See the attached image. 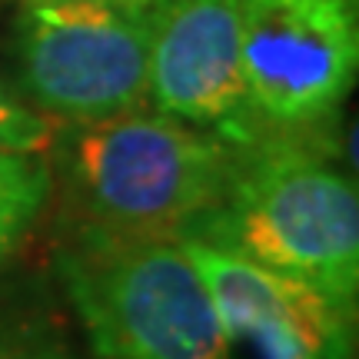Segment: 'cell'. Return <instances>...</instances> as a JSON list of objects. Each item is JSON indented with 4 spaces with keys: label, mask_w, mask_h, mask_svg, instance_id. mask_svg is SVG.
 I'll list each match as a JSON object with an SVG mask.
<instances>
[{
    "label": "cell",
    "mask_w": 359,
    "mask_h": 359,
    "mask_svg": "<svg viewBox=\"0 0 359 359\" xmlns=\"http://www.w3.org/2000/svg\"><path fill=\"white\" fill-rule=\"evenodd\" d=\"M336 143V123L236 143L219 200L183 240L303 280L356 309L359 196Z\"/></svg>",
    "instance_id": "6da1fadb"
},
{
    "label": "cell",
    "mask_w": 359,
    "mask_h": 359,
    "mask_svg": "<svg viewBox=\"0 0 359 359\" xmlns=\"http://www.w3.org/2000/svg\"><path fill=\"white\" fill-rule=\"evenodd\" d=\"M236 143L163 114L53 123L50 190L67 236L183 240L219 200Z\"/></svg>",
    "instance_id": "7a4b0ae2"
},
{
    "label": "cell",
    "mask_w": 359,
    "mask_h": 359,
    "mask_svg": "<svg viewBox=\"0 0 359 359\" xmlns=\"http://www.w3.org/2000/svg\"><path fill=\"white\" fill-rule=\"evenodd\" d=\"M53 269L93 359H233L180 240L67 236Z\"/></svg>",
    "instance_id": "3957f363"
},
{
    "label": "cell",
    "mask_w": 359,
    "mask_h": 359,
    "mask_svg": "<svg viewBox=\"0 0 359 359\" xmlns=\"http://www.w3.org/2000/svg\"><path fill=\"white\" fill-rule=\"evenodd\" d=\"M17 93L53 123L143 110L150 0H40L13 20Z\"/></svg>",
    "instance_id": "277c9868"
},
{
    "label": "cell",
    "mask_w": 359,
    "mask_h": 359,
    "mask_svg": "<svg viewBox=\"0 0 359 359\" xmlns=\"http://www.w3.org/2000/svg\"><path fill=\"white\" fill-rule=\"evenodd\" d=\"M236 11L257 137L333 127L359 70V0H236Z\"/></svg>",
    "instance_id": "5b68a950"
},
{
    "label": "cell",
    "mask_w": 359,
    "mask_h": 359,
    "mask_svg": "<svg viewBox=\"0 0 359 359\" xmlns=\"http://www.w3.org/2000/svg\"><path fill=\"white\" fill-rule=\"evenodd\" d=\"M147 100L156 114L213 130L230 143L257 140L236 0H150Z\"/></svg>",
    "instance_id": "8992f818"
},
{
    "label": "cell",
    "mask_w": 359,
    "mask_h": 359,
    "mask_svg": "<svg viewBox=\"0 0 359 359\" xmlns=\"http://www.w3.org/2000/svg\"><path fill=\"white\" fill-rule=\"evenodd\" d=\"M180 243L230 343H246L259 359H353L356 309L243 257L193 240Z\"/></svg>",
    "instance_id": "52a82bcc"
},
{
    "label": "cell",
    "mask_w": 359,
    "mask_h": 359,
    "mask_svg": "<svg viewBox=\"0 0 359 359\" xmlns=\"http://www.w3.org/2000/svg\"><path fill=\"white\" fill-rule=\"evenodd\" d=\"M50 200V170L40 154L0 150V259L24 240Z\"/></svg>",
    "instance_id": "ba28073f"
},
{
    "label": "cell",
    "mask_w": 359,
    "mask_h": 359,
    "mask_svg": "<svg viewBox=\"0 0 359 359\" xmlns=\"http://www.w3.org/2000/svg\"><path fill=\"white\" fill-rule=\"evenodd\" d=\"M0 359H80V353L50 316L0 313Z\"/></svg>",
    "instance_id": "9c48e42d"
},
{
    "label": "cell",
    "mask_w": 359,
    "mask_h": 359,
    "mask_svg": "<svg viewBox=\"0 0 359 359\" xmlns=\"http://www.w3.org/2000/svg\"><path fill=\"white\" fill-rule=\"evenodd\" d=\"M50 120L0 80V150L7 154H43L50 143Z\"/></svg>",
    "instance_id": "30bf717a"
},
{
    "label": "cell",
    "mask_w": 359,
    "mask_h": 359,
    "mask_svg": "<svg viewBox=\"0 0 359 359\" xmlns=\"http://www.w3.org/2000/svg\"><path fill=\"white\" fill-rule=\"evenodd\" d=\"M17 4H40V0H17Z\"/></svg>",
    "instance_id": "8fae6325"
}]
</instances>
